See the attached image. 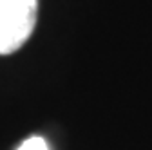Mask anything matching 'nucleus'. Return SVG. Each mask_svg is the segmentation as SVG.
I'll return each instance as SVG.
<instances>
[{"label":"nucleus","mask_w":152,"mask_h":150,"mask_svg":"<svg viewBox=\"0 0 152 150\" xmlns=\"http://www.w3.org/2000/svg\"><path fill=\"white\" fill-rule=\"evenodd\" d=\"M38 0H0V54L18 51L36 25Z\"/></svg>","instance_id":"1"},{"label":"nucleus","mask_w":152,"mask_h":150,"mask_svg":"<svg viewBox=\"0 0 152 150\" xmlns=\"http://www.w3.org/2000/svg\"><path fill=\"white\" fill-rule=\"evenodd\" d=\"M16 150H49V146H47V143H45L44 138H40V136H33V138L26 139Z\"/></svg>","instance_id":"2"}]
</instances>
